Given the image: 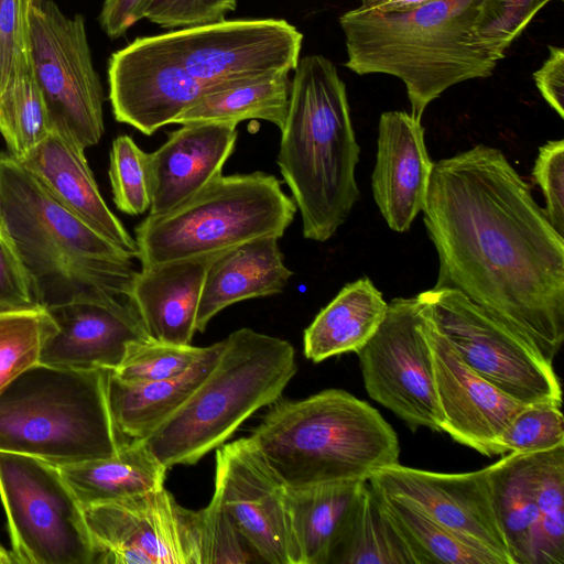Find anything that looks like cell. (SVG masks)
I'll list each match as a JSON object with an SVG mask.
<instances>
[{"instance_id": "cell-6", "label": "cell", "mask_w": 564, "mask_h": 564, "mask_svg": "<svg viewBox=\"0 0 564 564\" xmlns=\"http://www.w3.org/2000/svg\"><path fill=\"white\" fill-rule=\"evenodd\" d=\"M295 350L281 338L239 328L186 401L148 437V451L166 468L194 465L223 445L259 409L279 400L296 373Z\"/></svg>"}, {"instance_id": "cell-19", "label": "cell", "mask_w": 564, "mask_h": 564, "mask_svg": "<svg viewBox=\"0 0 564 564\" xmlns=\"http://www.w3.org/2000/svg\"><path fill=\"white\" fill-rule=\"evenodd\" d=\"M56 330L40 362L68 369H116L131 343L150 338L129 300L80 301L46 308Z\"/></svg>"}, {"instance_id": "cell-11", "label": "cell", "mask_w": 564, "mask_h": 564, "mask_svg": "<svg viewBox=\"0 0 564 564\" xmlns=\"http://www.w3.org/2000/svg\"><path fill=\"white\" fill-rule=\"evenodd\" d=\"M34 74L52 129L74 138L84 149L105 131L104 89L94 67L85 19L66 15L52 0L29 8Z\"/></svg>"}, {"instance_id": "cell-28", "label": "cell", "mask_w": 564, "mask_h": 564, "mask_svg": "<svg viewBox=\"0 0 564 564\" xmlns=\"http://www.w3.org/2000/svg\"><path fill=\"white\" fill-rule=\"evenodd\" d=\"M495 511L512 564H540V516L532 453H508L487 466Z\"/></svg>"}, {"instance_id": "cell-21", "label": "cell", "mask_w": 564, "mask_h": 564, "mask_svg": "<svg viewBox=\"0 0 564 564\" xmlns=\"http://www.w3.org/2000/svg\"><path fill=\"white\" fill-rule=\"evenodd\" d=\"M148 153L151 216L177 207L216 177L232 154L237 126L218 122L181 124Z\"/></svg>"}, {"instance_id": "cell-3", "label": "cell", "mask_w": 564, "mask_h": 564, "mask_svg": "<svg viewBox=\"0 0 564 564\" xmlns=\"http://www.w3.org/2000/svg\"><path fill=\"white\" fill-rule=\"evenodd\" d=\"M482 0H434L405 12L357 8L344 13L345 66L358 75L387 74L406 88L411 116L465 80L489 77L498 59L475 37Z\"/></svg>"}, {"instance_id": "cell-17", "label": "cell", "mask_w": 564, "mask_h": 564, "mask_svg": "<svg viewBox=\"0 0 564 564\" xmlns=\"http://www.w3.org/2000/svg\"><path fill=\"white\" fill-rule=\"evenodd\" d=\"M378 492L400 497L448 529L471 539L512 564L488 481L487 467L468 473H437L399 463L368 479Z\"/></svg>"}, {"instance_id": "cell-1", "label": "cell", "mask_w": 564, "mask_h": 564, "mask_svg": "<svg viewBox=\"0 0 564 564\" xmlns=\"http://www.w3.org/2000/svg\"><path fill=\"white\" fill-rule=\"evenodd\" d=\"M423 216L452 289L517 332L550 364L564 340V237L497 148L433 163Z\"/></svg>"}, {"instance_id": "cell-14", "label": "cell", "mask_w": 564, "mask_h": 564, "mask_svg": "<svg viewBox=\"0 0 564 564\" xmlns=\"http://www.w3.org/2000/svg\"><path fill=\"white\" fill-rule=\"evenodd\" d=\"M82 509L94 564H200L197 511L164 486Z\"/></svg>"}, {"instance_id": "cell-24", "label": "cell", "mask_w": 564, "mask_h": 564, "mask_svg": "<svg viewBox=\"0 0 564 564\" xmlns=\"http://www.w3.org/2000/svg\"><path fill=\"white\" fill-rule=\"evenodd\" d=\"M279 238L263 237L239 245L217 256L203 284L196 315V332L240 301L281 293L293 272L285 265Z\"/></svg>"}, {"instance_id": "cell-27", "label": "cell", "mask_w": 564, "mask_h": 564, "mask_svg": "<svg viewBox=\"0 0 564 564\" xmlns=\"http://www.w3.org/2000/svg\"><path fill=\"white\" fill-rule=\"evenodd\" d=\"M388 303L368 278L346 284L304 330V355L313 362L357 352L383 321Z\"/></svg>"}, {"instance_id": "cell-30", "label": "cell", "mask_w": 564, "mask_h": 564, "mask_svg": "<svg viewBox=\"0 0 564 564\" xmlns=\"http://www.w3.org/2000/svg\"><path fill=\"white\" fill-rule=\"evenodd\" d=\"M289 72L261 75L205 94L174 123L218 122L237 126L245 120H265L283 128L290 104Z\"/></svg>"}, {"instance_id": "cell-33", "label": "cell", "mask_w": 564, "mask_h": 564, "mask_svg": "<svg viewBox=\"0 0 564 564\" xmlns=\"http://www.w3.org/2000/svg\"><path fill=\"white\" fill-rule=\"evenodd\" d=\"M328 564H414L368 480Z\"/></svg>"}, {"instance_id": "cell-38", "label": "cell", "mask_w": 564, "mask_h": 564, "mask_svg": "<svg viewBox=\"0 0 564 564\" xmlns=\"http://www.w3.org/2000/svg\"><path fill=\"white\" fill-rule=\"evenodd\" d=\"M109 180L113 203L119 210L138 216L150 209L148 153L129 135H119L112 142Z\"/></svg>"}, {"instance_id": "cell-23", "label": "cell", "mask_w": 564, "mask_h": 564, "mask_svg": "<svg viewBox=\"0 0 564 564\" xmlns=\"http://www.w3.org/2000/svg\"><path fill=\"white\" fill-rule=\"evenodd\" d=\"M216 257L170 261L135 272L128 297L151 339L191 344L205 275Z\"/></svg>"}, {"instance_id": "cell-4", "label": "cell", "mask_w": 564, "mask_h": 564, "mask_svg": "<svg viewBox=\"0 0 564 564\" xmlns=\"http://www.w3.org/2000/svg\"><path fill=\"white\" fill-rule=\"evenodd\" d=\"M276 163L300 212L306 239L325 242L344 225L360 193V147L346 86L335 65L313 54L299 59Z\"/></svg>"}, {"instance_id": "cell-32", "label": "cell", "mask_w": 564, "mask_h": 564, "mask_svg": "<svg viewBox=\"0 0 564 564\" xmlns=\"http://www.w3.org/2000/svg\"><path fill=\"white\" fill-rule=\"evenodd\" d=\"M52 130L35 78L32 57L17 59L0 89V134L9 154L20 161Z\"/></svg>"}, {"instance_id": "cell-25", "label": "cell", "mask_w": 564, "mask_h": 564, "mask_svg": "<svg viewBox=\"0 0 564 564\" xmlns=\"http://www.w3.org/2000/svg\"><path fill=\"white\" fill-rule=\"evenodd\" d=\"M224 340L205 347L183 375L159 381L129 382L109 370L107 398L112 420L127 440L142 441L173 414L216 365Z\"/></svg>"}, {"instance_id": "cell-37", "label": "cell", "mask_w": 564, "mask_h": 564, "mask_svg": "<svg viewBox=\"0 0 564 564\" xmlns=\"http://www.w3.org/2000/svg\"><path fill=\"white\" fill-rule=\"evenodd\" d=\"M564 445L561 405L527 404L492 445V455L535 453Z\"/></svg>"}, {"instance_id": "cell-43", "label": "cell", "mask_w": 564, "mask_h": 564, "mask_svg": "<svg viewBox=\"0 0 564 564\" xmlns=\"http://www.w3.org/2000/svg\"><path fill=\"white\" fill-rule=\"evenodd\" d=\"M40 306L30 275L0 223V312Z\"/></svg>"}, {"instance_id": "cell-15", "label": "cell", "mask_w": 564, "mask_h": 564, "mask_svg": "<svg viewBox=\"0 0 564 564\" xmlns=\"http://www.w3.org/2000/svg\"><path fill=\"white\" fill-rule=\"evenodd\" d=\"M285 491L248 437L217 448L213 496L260 563L300 564Z\"/></svg>"}, {"instance_id": "cell-42", "label": "cell", "mask_w": 564, "mask_h": 564, "mask_svg": "<svg viewBox=\"0 0 564 564\" xmlns=\"http://www.w3.org/2000/svg\"><path fill=\"white\" fill-rule=\"evenodd\" d=\"M540 186L546 208L545 214L561 235H564V140H550L539 149L532 170Z\"/></svg>"}, {"instance_id": "cell-26", "label": "cell", "mask_w": 564, "mask_h": 564, "mask_svg": "<svg viewBox=\"0 0 564 564\" xmlns=\"http://www.w3.org/2000/svg\"><path fill=\"white\" fill-rule=\"evenodd\" d=\"M367 480L286 488L285 501L300 564H328Z\"/></svg>"}, {"instance_id": "cell-5", "label": "cell", "mask_w": 564, "mask_h": 564, "mask_svg": "<svg viewBox=\"0 0 564 564\" xmlns=\"http://www.w3.org/2000/svg\"><path fill=\"white\" fill-rule=\"evenodd\" d=\"M248 440L291 489L368 480L400 455L398 435L380 412L341 389L274 401Z\"/></svg>"}, {"instance_id": "cell-49", "label": "cell", "mask_w": 564, "mask_h": 564, "mask_svg": "<svg viewBox=\"0 0 564 564\" xmlns=\"http://www.w3.org/2000/svg\"><path fill=\"white\" fill-rule=\"evenodd\" d=\"M43 0H30L32 6H40Z\"/></svg>"}, {"instance_id": "cell-41", "label": "cell", "mask_w": 564, "mask_h": 564, "mask_svg": "<svg viewBox=\"0 0 564 564\" xmlns=\"http://www.w3.org/2000/svg\"><path fill=\"white\" fill-rule=\"evenodd\" d=\"M237 0H150L144 17L164 29H186L225 20Z\"/></svg>"}, {"instance_id": "cell-40", "label": "cell", "mask_w": 564, "mask_h": 564, "mask_svg": "<svg viewBox=\"0 0 564 564\" xmlns=\"http://www.w3.org/2000/svg\"><path fill=\"white\" fill-rule=\"evenodd\" d=\"M197 517L200 564L259 563L214 496Z\"/></svg>"}, {"instance_id": "cell-8", "label": "cell", "mask_w": 564, "mask_h": 564, "mask_svg": "<svg viewBox=\"0 0 564 564\" xmlns=\"http://www.w3.org/2000/svg\"><path fill=\"white\" fill-rule=\"evenodd\" d=\"M297 212L272 174L219 175L172 210L135 228L141 267L218 256L248 241L281 238Z\"/></svg>"}, {"instance_id": "cell-10", "label": "cell", "mask_w": 564, "mask_h": 564, "mask_svg": "<svg viewBox=\"0 0 564 564\" xmlns=\"http://www.w3.org/2000/svg\"><path fill=\"white\" fill-rule=\"evenodd\" d=\"M0 498L19 564H94L83 509L57 466L0 451Z\"/></svg>"}, {"instance_id": "cell-7", "label": "cell", "mask_w": 564, "mask_h": 564, "mask_svg": "<svg viewBox=\"0 0 564 564\" xmlns=\"http://www.w3.org/2000/svg\"><path fill=\"white\" fill-rule=\"evenodd\" d=\"M108 369L37 364L0 392V451L55 466L115 455L128 441L107 398Z\"/></svg>"}, {"instance_id": "cell-18", "label": "cell", "mask_w": 564, "mask_h": 564, "mask_svg": "<svg viewBox=\"0 0 564 564\" xmlns=\"http://www.w3.org/2000/svg\"><path fill=\"white\" fill-rule=\"evenodd\" d=\"M423 332L432 354L442 432L485 456H494V442L527 404L473 371L424 316Z\"/></svg>"}, {"instance_id": "cell-44", "label": "cell", "mask_w": 564, "mask_h": 564, "mask_svg": "<svg viewBox=\"0 0 564 564\" xmlns=\"http://www.w3.org/2000/svg\"><path fill=\"white\" fill-rule=\"evenodd\" d=\"M549 57L533 73L536 88L544 100L564 118V50L549 46Z\"/></svg>"}, {"instance_id": "cell-39", "label": "cell", "mask_w": 564, "mask_h": 564, "mask_svg": "<svg viewBox=\"0 0 564 564\" xmlns=\"http://www.w3.org/2000/svg\"><path fill=\"white\" fill-rule=\"evenodd\" d=\"M551 0H482L474 25L476 40L498 61L534 15Z\"/></svg>"}, {"instance_id": "cell-13", "label": "cell", "mask_w": 564, "mask_h": 564, "mask_svg": "<svg viewBox=\"0 0 564 564\" xmlns=\"http://www.w3.org/2000/svg\"><path fill=\"white\" fill-rule=\"evenodd\" d=\"M209 90L296 67L303 34L283 19L223 20L154 35Z\"/></svg>"}, {"instance_id": "cell-46", "label": "cell", "mask_w": 564, "mask_h": 564, "mask_svg": "<svg viewBox=\"0 0 564 564\" xmlns=\"http://www.w3.org/2000/svg\"><path fill=\"white\" fill-rule=\"evenodd\" d=\"M360 8L382 13L405 12L434 0H359Z\"/></svg>"}, {"instance_id": "cell-16", "label": "cell", "mask_w": 564, "mask_h": 564, "mask_svg": "<svg viewBox=\"0 0 564 564\" xmlns=\"http://www.w3.org/2000/svg\"><path fill=\"white\" fill-rule=\"evenodd\" d=\"M109 100L117 121L151 135L212 91L156 41L138 37L111 54Z\"/></svg>"}, {"instance_id": "cell-34", "label": "cell", "mask_w": 564, "mask_h": 564, "mask_svg": "<svg viewBox=\"0 0 564 564\" xmlns=\"http://www.w3.org/2000/svg\"><path fill=\"white\" fill-rule=\"evenodd\" d=\"M540 564L564 563V445L532 453Z\"/></svg>"}, {"instance_id": "cell-47", "label": "cell", "mask_w": 564, "mask_h": 564, "mask_svg": "<svg viewBox=\"0 0 564 564\" xmlns=\"http://www.w3.org/2000/svg\"><path fill=\"white\" fill-rule=\"evenodd\" d=\"M6 76V59H4V51H3V42L0 30V89L3 85Z\"/></svg>"}, {"instance_id": "cell-9", "label": "cell", "mask_w": 564, "mask_h": 564, "mask_svg": "<svg viewBox=\"0 0 564 564\" xmlns=\"http://www.w3.org/2000/svg\"><path fill=\"white\" fill-rule=\"evenodd\" d=\"M423 316L478 376L524 404L562 405L552 366L517 332L452 289L416 295Z\"/></svg>"}, {"instance_id": "cell-12", "label": "cell", "mask_w": 564, "mask_h": 564, "mask_svg": "<svg viewBox=\"0 0 564 564\" xmlns=\"http://www.w3.org/2000/svg\"><path fill=\"white\" fill-rule=\"evenodd\" d=\"M356 354L372 400L413 432L420 427L442 432L432 354L416 296L389 302L378 329Z\"/></svg>"}, {"instance_id": "cell-48", "label": "cell", "mask_w": 564, "mask_h": 564, "mask_svg": "<svg viewBox=\"0 0 564 564\" xmlns=\"http://www.w3.org/2000/svg\"><path fill=\"white\" fill-rule=\"evenodd\" d=\"M0 564H17L12 552H9L0 544Z\"/></svg>"}, {"instance_id": "cell-36", "label": "cell", "mask_w": 564, "mask_h": 564, "mask_svg": "<svg viewBox=\"0 0 564 564\" xmlns=\"http://www.w3.org/2000/svg\"><path fill=\"white\" fill-rule=\"evenodd\" d=\"M205 347L180 345L151 338L131 343L120 365L111 370L129 382L159 381L178 377L203 355Z\"/></svg>"}, {"instance_id": "cell-45", "label": "cell", "mask_w": 564, "mask_h": 564, "mask_svg": "<svg viewBox=\"0 0 564 564\" xmlns=\"http://www.w3.org/2000/svg\"><path fill=\"white\" fill-rule=\"evenodd\" d=\"M150 0H105L98 17L99 24L110 39L121 37L143 19Z\"/></svg>"}, {"instance_id": "cell-35", "label": "cell", "mask_w": 564, "mask_h": 564, "mask_svg": "<svg viewBox=\"0 0 564 564\" xmlns=\"http://www.w3.org/2000/svg\"><path fill=\"white\" fill-rule=\"evenodd\" d=\"M55 330L45 307L0 312V392L40 362L44 343Z\"/></svg>"}, {"instance_id": "cell-2", "label": "cell", "mask_w": 564, "mask_h": 564, "mask_svg": "<svg viewBox=\"0 0 564 564\" xmlns=\"http://www.w3.org/2000/svg\"><path fill=\"white\" fill-rule=\"evenodd\" d=\"M0 223L40 306L128 297L132 257L57 203L9 153H0Z\"/></svg>"}, {"instance_id": "cell-22", "label": "cell", "mask_w": 564, "mask_h": 564, "mask_svg": "<svg viewBox=\"0 0 564 564\" xmlns=\"http://www.w3.org/2000/svg\"><path fill=\"white\" fill-rule=\"evenodd\" d=\"M19 162L57 203L133 259L139 257L134 237L104 200L85 149L74 138L52 129Z\"/></svg>"}, {"instance_id": "cell-31", "label": "cell", "mask_w": 564, "mask_h": 564, "mask_svg": "<svg viewBox=\"0 0 564 564\" xmlns=\"http://www.w3.org/2000/svg\"><path fill=\"white\" fill-rule=\"evenodd\" d=\"M376 494L383 513L409 550L414 564H505L485 545L441 524L409 501L378 491Z\"/></svg>"}, {"instance_id": "cell-29", "label": "cell", "mask_w": 564, "mask_h": 564, "mask_svg": "<svg viewBox=\"0 0 564 564\" xmlns=\"http://www.w3.org/2000/svg\"><path fill=\"white\" fill-rule=\"evenodd\" d=\"M57 467L82 508L159 489L166 474L139 440L127 441L110 457Z\"/></svg>"}, {"instance_id": "cell-20", "label": "cell", "mask_w": 564, "mask_h": 564, "mask_svg": "<svg viewBox=\"0 0 564 564\" xmlns=\"http://www.w3.org/2000/svg\"><path fill=\"white\" fill-rule=\"evenodd\" d=\"M432 167L421 121L404 111L382 112L371 187L392 230L408 231L424 209Z\"/></svg>"}]
</instances>
